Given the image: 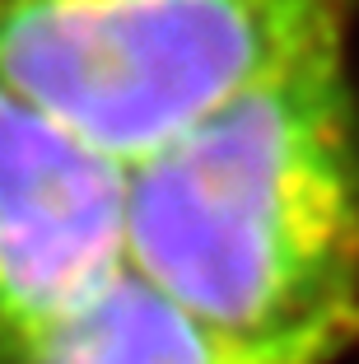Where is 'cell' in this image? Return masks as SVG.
I'll return each mask as SVG.
<instances>
[{"label":"cell","mask_w":359,"mask_h":364,"mask_svg":"<svg viewBox=\"0 0 359 364\" xmlns=\"http://www.w3.org/2000/svg\"><path fill=\"white\" fill-rule=\"evenodd\" d=\"M127 267L266 364L359 341V103L345 43L127 168Z\"/></svg>","instance_id":"1"},{"label":"cell","mask_w":359,"mask_h":364,"mask_svg":"<svg viewBox=\"0 0 359 364\" xmlns=\"http://www.w3.org/2000/svg\"><path fill=\"white\" fill-rule=\"evenodd\" d=\"M355 0H0V85L122 168L341 47Z\"/></svg>","instance_id":"2"},{"label":"cell","mask_w":359,"mask_h":364,"mask_svg":"<svg viewBox=\"0 0 359 364\" xmlns=\"http://www.w3.org/2000/svg\"><path fill=\"white\" fill-rule=\"evenodd\" d=\"M127 271V168L0 85V364Z\"/></svg>","instance_id":"3"},{"label":"cell","mask_w":359,"mask_h":364,"mask_svg":"<svg viewBox=\"0 0 359 364\" xmlns=\"http://www.w3.org/2000/svg\"><path fill=\"white\" fill-rule=\"evenodd\" d=\"M5 364H266L205 332L154 285L122 271L89 309L28 341Z\"/></svg>","instance_id":"4"}]
</instances>
